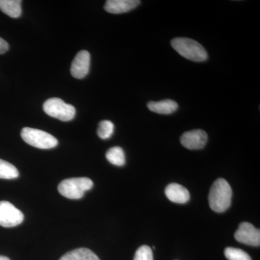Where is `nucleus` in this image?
<instances>
[{
    "mask_svg": "<svg viewBox=\"0 0 260 260\" xmlns=\"http://www.w3.org/2000/svg\"><path fill=\"white\" fill-rule=\"evenodd\" d=\"M90 63V53L88 51H80L72 63L70 68L71 75L77 79H83L88 74Z\"/></svg>",
    "mask_w": 260,
    "mask_h": 260,
    "instance_id": "obj_9",
    "label": "nucleus"
},
{
    "mask_svg": "<svg viewBox=\"0 0 260 260\" xmlns=\"http://www.w3.org/2000/svg\"><path fill=\"white\" fill-rule=\"evenodd\" d=\"M134 260H153L151 248L146 245L140 246L135 252Z\"/></svg>",
    "mask_w": 260,
    "mask_h": 260,
    "instance_id": "obj_19",
    "label": "nucleus"
},
{
    "mask_svg": "<svg viewBox=\"0 0 260 260\" xmlns=\"http://www.w3.org/2000/svg\"><path fill=\"white\" fill-rule=\"evenodd\" d=\"M165 194L168 199L178 204H184L187 203L190 198L187 189L177 183L169 184L166 188Z\"/></svg>",
    "mask_w": 260,
    "mask_h": 260,
    "instance_id": "obj_11",
    "label": "nucleus"
},
{
    "mask_svg": "<svg viewBox=\"0 0 260 260\" xmlns=\"http://www.w3.org/2000/svg\"><path fill=\"white\" fill-rule=\"evenodd\" d=\"M224 254L229 260H251V256L247 253L237 248L227 247Z\"/></svg>",
    "mask_w": 260,
    "mask_h": 260,
    "instance_id": "obj_18",
    "label": "nucleus"
},
{
    "mask_svg": "<svg viewBox=\"0 0 260 260\" xmlns=\"http://www.w3.org/2000/svg\"><path fill=\"white\" fill-rule=\"evenodd\" d=\"M8 49H9V45H8V42L0 38V54H5L8 51Z\"/></svg>",
    "mask_w": 260,
    "mask_h": 260,
    "instance_id": "obj_20",
    "label": "nucleus"
},
{
    "mask_svg": "<svg viewBox=\"0 0 260 260\" xmlns=\"http://www.w3.org/2000/svg\"><path fill=\"white\" fill-rule=\"evenodd\" d=\"M232 198L230 184L225 179H217L210 188L208 197L210 208L217 213H223L231 206Z\"/></svg>",
    "mask_w": 260,
    "mask_h": 260,
    "instance_id": "obj_1",
    "label": "nucleus"
},
{
    "mask_svg": "<svg viewBox=\"0 0 260 260\" xmlns=\"http://www.w3.org/2000/svg\"><path fill=\"white\" fill-rule=\"evenodd\" d=\"M44 112L51 117L63 121H69L74 119L76 110L73 106L66 104L59 98L48 99L43 106Z\"/></svg>",
    "mask_w": 260,
    "mask_h": 260,
    "instance_id": "obj_5",
    "label": "nucleus"
},
{
    "mask_svg": "<svg viewBox=\"0 0 260 260\" xmlns=\"http://www.w3.org/2000/svg\"><path fill=\"white\" fill-rule=\"evenodd\" d=\"M20 135L25 143L37 148L51 149L58 145L56 138L43 130L25 127L22 129Z\"/></svg>",
    "mask_w": 260,
    "mask_h": 260,
    "instance_id": "obj_4",
    "label": "nucleus"
},
{
    "mask_svg": "<svg viewBox=\"0 0 260 260\" xmlns=\"http://www.w3.org/2000/svg\"><path fill=\"white\" fill-rule=\"evenodd\" d=\"M114 130V125L112 121L104 120L99 123L97 133L101 139L107 140L112 136Z\"/></svg>",
    "mask_w": 260,
    "mask_h": 260,
    "instance_id": "obj_17",
    "label": "nucleus"
},
{
    "mask_svg": "<svg viewBox=\"0 0 260 260\" xmlns=\"http://www.w3.org/2000/svg\"><path fill=\"white\" fill-rule=\"evenodd\" d=\"M24 220L23 213L8 201L0 202V225L11 228L20 225Z\"/></svg>",
    "mask_w": 260,
    "mask_h": 260,
    "instance_id": "obj_6",
    "label": "nucleus"
},
{
    "mask_svg": "<svg viewBox=\"0 0 260 260\" xmlns=\"http://www.w3.org/2000/svg\"><path fill=\"white\" fill-rule=\"evenodd\" d=\"M18 176V170L15 166L0 159V179H13Z\"/></svg>",
    "mask_w": 260,
    "mask_h": 260,
    "instance_id": "obj_16",
    "label": "nucleus"
},
{
    "mask_svg": "<svg viewBox=\"0 0 260 260\" xmlns=\"http://www.w3.org/2000/svg\"><path fill=\"white\" fill-rule=\"evenodd\" d=\"M93 186V181L89 178H71L61 181L58 186V191L68 199L79 200L83 198L85 191L90 190Z\"/></svg>",
    "mask_w": 260,
    "mask_h": 260,
    "instance_id": "obj_3",
    "label": "nucleus"
},
{
    "mask_svg": "<svg viewBox=\"0 0 260 260\" xmlns=\"http://www.w3.org/2000/svg\"><path fill=\"white\" fill-rule=\"evenodd\" d=\"M59 260H100L96 254L86 248H80L65 254Z\"/></svg>",
    "mask_w": 260,
    "mask_h": 260,
    "instance_id": "obj_14",
    "label": "nucleus"
},
{
    "mask_svg": "<svg viewBox=\"0 0 260 260\" xmlns=\"http://www.w3.org/2000/svg\"><path fill=\"white\" fill-rule=\"evenodd\" d=\"M0 260H10L9 258L7 256L0 255Z\"/></svg>",
    "mask_w": 260,
    "mask_h": 260,
    "instance_id": "obj_21",
    "label": "nucleus"
},
{
    "mask_svg": "<svg viewBox=\"0 0 260 260\" xmlns=\"http://www.w3.org/2000/svg\"><path fill=\"white\" fill-rule=\"evenodd\" d=\"M106 158L108 161L114 166L122 167L125 164V154L120 147H113L106 153Z\"/></svg>",
    "mask_w": 260,
    "mask_h": 260,
    "instance_id": "obj_15",
    "label": "nucleus"
},
{
    "mask_svg": "<svg viewBox=\"0 0 260 260\" xmlns=\"http://www.w3.org/2000/svg\"><path fill=\"white\" fill-rule=\"evenodd\" d=\"M21 4L20 0H0V10L11 18H19L22 14Z\"/></svg>",
    "mask_w": 260,
    "mask_h": 260,
    "instance_id": "obj_13",
    "label": "nucleus"
},
{
    "mask_svg": "<svg viewBox=\"0 0 260 260\" xmlns=\"http://www.w3.org/2000/svg\"><path fill=\"white\" fill-rule=\"evenodd\" d=\"M140 4L138 0H108L104 5V10L112 14H120L135 9Z\"/></svg>",
    "mask_w": 260,
    "mask_h": 260,
    "instance_id": "obj_10",
    "label": "nucleus"
},
{
    "mask_svg": "<svg viewBox=\"0 0 260 260\" xmlns=\"http://www.w3.org/2000/svg\"><path fill=\"white\" fill-rule=\"evenodd\" d=\"M172 47L183 57L189 60L198 61H206L208 54L200 43L188 38H175L172 41Z\"/></svg>",
    "mask_w": 260,
    "mask_h": 260,
    "instance_id": "obj_2",
    "label": "nucleus"
},
{
    "mask_svg": "<svg viewBox=\"0 0 260 260\" xmlns=\"http://www.w3.org/2000/svg\"><path fill=\"white\" fill-rule=\"evenodd\" d=\"M177 103L170 99L160 101V102H150L148 104L149 110L159 114H172L177 110Z\"/></svg>",
    "mask_w": 260,
    "mask_h": 260,
    "instance_id": "obj_12",
    "label": "nucleus"
},
{
    "mask_svg": "<svg viewBox=\"0 0 260 260\" xmlns=\"http://www.w3.org/2000/svg\"><path fill=\"white\" fill-rule=\"evenodd\" d=\"M208 135L202 129L186 132L181 137V143L189 150H200L204 148L208 142Z\"/></svg>",
    "mask_w": 260,
    "mask_h": 260,
    "instance_id": "obj_8",
    "label": "nucleus"
},
{
    "mask_svg": "<svg viewBox=\"0 0 260 260\" xmlns=\"http://www.w3.org/2000/svg\"><path fill=\"white\" fill-rule=\"evenodd\" d=\"M234 237L237 242L242 244L253 246L260 245V231L248 222L239 224Z\"/></svg>",
    "mask_w": 260,
    "mask_h": 260,
    "instance_id": "obj_7",
    "label": "nucleus"
}]
</instances>
